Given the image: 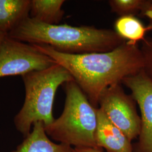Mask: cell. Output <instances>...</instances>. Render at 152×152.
Masks as SVG:
<instances>
[{"instance_id":"7","label":"cell","mask_w":152,"mask_h":152,"mask_svg":"<svg viewBox=\"0 0 152 152\" xmlns=\"http://www.w3.org/2000/svg\"><path fill=\"white\" fill-rule=\"evenodd\" d=\"M131 92L141 113L138 152H152V80L143 70L121 82Z\"/></svg>"},{"instance_id":"3","label":"cell","mask_w":152,"mask_h":152,"mask_svg":"<svg viewBox=\"0 0 152 152\" xmlns=\"http://www.w3.org/2000/svg\"><path fill=\"white\" fill-rule=\"evenodd\" d=\"M25 99L22 108L14 118L16 130L24 137L38 122L45 126L54 121L53 108L55 96L60 85L73 80L64 68L55 64L48 68L33 71L22 76Z\"/></svg>"},{"instance_id":"4","label":"cell","mask_w":152,"mask_h":152,"mask_svg":"<svg viewBox=\"0 0 152 152\" xmlns=\"http://www.w3.org/2000/svg\"><path fill=\"white\" fill-rule=\"evenodd\" d=\"M64 85L66 96L63 112L53 123L45 126L46 134L55 141L73 148L100 149L95 138L97 108L74 80Z\"/></svg>"},{"instance_id":"14","label":"cell","mask_w":152,"mask_h":152,"mask_svg":"<svg viewBox=\"0 0 152 152\" xmlns=\"http://www.w3.org/2000/svg\"><path fill=\"white\" fill-rule=\"evenodd\" d=\"M144 61V71L152 80V39L145 38L140 48Z\"/></svg>"},{"instance_id":"17","label":"cell","mask_w":152,"mask_h":152,"mask_svg":"<svg viewBox=\"0 0 152 152\" xmlns=\"http://www.w3.org/2000/svg\"><path fill=\"white\" fill-rule=\"evenodd\" d=\"M7 36V34H6L5 33L2 32L1 31H0V46L1 45V44L2 43L4 39Z\"/></svg>"},{"instance_id":"12","label":"cell","mask_w":152,"mask_h":152,"mask_svg":"<svg viewBox=\"0 0 152 152\" xmlns=\"http://www.w3.org/2000/svg\"><path fill=\"white\" fill-rule=\"evenodd\" d=\"M114 28L121 38L132 44L142 42L147 32L151 31V28L145 26L134 15L119 16L114 22Z\"/></svg>"},{"instance_id":"15","label":"cell","mask_w":152,"mask_h":152,"mask_svg":"<svg viewBox=\"0 0 152 152\" xmlns=\"http://www.w3.org/2000/svg\"><path fill=\"white\" fill-rule=\"evenodd\" d=\"M141 15L147 18L149 21L148 26L152 30V1H149L147 5L141 12Z\"/></svg>"},{"instance_id":"6","label":"cell","mask_w":152,"mask_h":152,"mask_svg":"<svg viewBox=\"0 0 152 152\" xmlns=\"http://www.w3.org/2000/svg\"><path fill=\"white\" fill-rule=\"evenodd\" d=\"M56 64L32 44L17 41L7 36L0 46V78L22 76Z\"/></svg>"},{"instance_id":"10","label":"cell","mask_w":152,"mask_h":152,"mask_svg":"<svg viewBox=\"0 0 152 152\" xmlns=\"http://www.w3.org/2000/svg\"><path fill=\"white\" fill-rule=\"evenodd\" d=\"M31 0H0V31L8 34L29 16Z\"/></svg>"},{"instance_id":"13","label":"cell","mask_w":152,"mask_h":152,"mask_svg":"<svg viewBox=\"0 0 152 152\" xmlns=\"http://www.w3.org/2000/svg\"><path fill=\"white\" fill-rule=\"evenodd\" d=\"M147 0H110L109 4L111 11L119 16L134 15L141 12L147 5Z\"/></svg>"},{"instance_id":"16","label":"cell","mask_w":152,"mask_h":152,"mask_svg":"<svg viewBox=\"0 0 152 152\" xmlns=\"http://www.w3.org/2000/svg\"><path fill=\"white\" fill-rule=\"evenodd\" d=\"M74 152H106L103 150L95 148H74Z\"/></svg>"},{"instance_id":"5","label":"cell","mask_w":152,"mask_h":152,"mask_svg":"<svg viewBox=\"0 0 152 152\" xmlns=\"http://www.w3.org/2000/svg\"><path fill=\"white\" fill-rule=\"evenodd\" d=\"M98 106L113 125L122 131L131 141L138 137L141 130V118L136 102L127 95L121 83L105 88L101 94Z\"/></svg>"},{"instance_id":"8","label":"cell","mask_w":152,"mask_h":152,"mask_svg":"<svg viewBox=\"0 0 152 152\" xmlns=\"http://www.w3.org/2000/svg\"><path fill=\"white\" fill-rule=\"evenodd\" d=\"M97 119L95 138L99 149L106 152H134L132 141L99 108H97Z\"/></svg>"},{"instance_id":"1","label":"cell","mask_w":152,"mask_h":152,"mask_svg":"<svg viewBox=\"0 0 152 152\" xmlns=\"http://www.w3.org/2000/svg\"><path fill=\"white\" fill-rule=\"evenodd\" d=\"M32 45L64 68L96 108L105 88L144 69L140 48L127 41L110 51L82 54L61 53L46 45Z\"/></svg>"},{"instance_id":"11","label":"cell","mask_w":152,"mask_h":152,"mask_svg":"<svg viewBox=\"0 0 152 152\" xmlns=\"http://www.w3.org/2000/svg\"><path fill=\"white\" fill-rule=\"evenodd\" d=\"M64 0H31L30 18L48 24H59L64 11L62 6Z\"/></svg>"},{"instance_id":"2","label":"cell","mask_w":152,"mask_h":152,"mask_svg":"<svg viewBox=\"0 0 152 152\" xmlns=\"http://www.w3.org/2000/svg\"><path fill=\"white\" fill-rule=\"evenodd\" d=\"M7 36L27 44L46 45L58 51L71 54L108 52L126 42L112 29L48 24L29 16Z\"/></svg>"},{"instance_id":"9","label":"cell","mask_w":152,"mask_h":152,"mask_svg":"<svg viewBox=\"0 0 152 152\" xmlns=\"http://www.w3.org/2000/svg\"><path fill=\"white\" fill-rule=\"evenodd\" d=\"M12 152H74V148L51 141L46 132L44 124L38 122L33 125L29 134Z\"/></svg>"}]
</instances>
